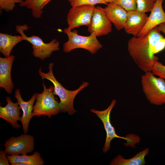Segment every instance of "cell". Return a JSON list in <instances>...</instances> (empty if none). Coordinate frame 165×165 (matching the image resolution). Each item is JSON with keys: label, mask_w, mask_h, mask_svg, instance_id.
<instances>
[{"label": "cell", "mask_w": 165, "mask_h": 165, "mask_svg": "<svg viewBox=\"0 0 165 165\" xmlns=\"http://www.w3.org/2000/svg\"><path fill=\"white\" fill-rule=\"evenodd\" d=\"M160 32L157 26L146 35L134 36L128 41L127 49L130 56L144 72L151 71L154 62L158 60L155 54L165 48V38Z\"/></svg>", "instance_id": "cell-1"}, {"label": "cell", "mask_w": 165, "mask_h": 165, "mask_svg": "<svg viewBox=\"0 0 165 165\" xmlns=\"http://www.w3.org/2000/svg\"><path fill=\"white\" fill-rule=\"evenodd\" d=\"M54 64L51 63L49 64V72L44 73L41 71L40 68L38 72L42 80L46 79L53 85L54 89L53 93L58 96L60 99V106L61 112H67L68 115H72L76 112L73 106V103L75 97L77 94L84 88L87 87L89 83L83 82L80 87L74 90H70L66 89L56 79L53 72Z\"/></svg>", "instance_id": "cell-2"}, {"label": "cell", "mask_w": 165, "mask_h": 165, "mask_svg": "<svg viewBox=\"0 0 165 165\" xmlns=\"http://www.w3.org/2000/svg\"><path fill=\"white\" fill-rule=\"evenodd\" d=\"M142 91L149 102L160 105L165 104V79L156 77L151 71L145 72L141 78Z\"/></svg>", "instance_id": "cell-3"}, {"label": "cell", "mask_w": 165, "mask_h": 165, "mask_svg": "<svg viewBox=\"0 0 165 165\" xmlns=\"http://www.w3.org/2000/svg\"><path fill=\"white\" fill-rule=\"evenodd\" d=\"M43 90L41 93H37L36 101L33 106V116H43L49 118L61 112L59 102L56 100L53 93V86L47 88L43 83Z\"/></svg>", "instance_id": "cell-4"}, {"label": "cell", "mask_w": 165, "mask_h": 165, "mask_svg": "<svg viewBox=\"0 0 165 165\" xmlns=\"http://www.w3.org/2000/svg\"><path fill=\"white\" fill-rule=\"evenodd\" d=\"M64 32L68 37V41L63 44V50L65 53H69L75 49L82 48L94 54L103 46L94 33L87 36H82L78 34L76 30L72 31L67 28L64 29Z\"/></svg>", "instance_id": "cell-5"}, {"label": "cell", "mask_w": 165, "mask_h": 165, "mask_svg": "<svg viewBox=\"0 0 165 165\" xmlns=\"http://www.w3.org/2000/svg\"><path fill=\"white\" fill-rule=\"evenodd\" d=\"M29 28L26 24L16 25V32L20 34L23 40L27 41L32 44L34 57L43 61L50 57L53 52L60 50L59 42L56 39H53L50 42L46 43L38 36L32 35L27 36L24 32Z\"/></svg>", "instance_id": "cell-6"}, {"label": "cell", "mask_w": 165, "mask_h": 165, "mask_svg": "<svg viewBox=\"0 0 165 165\" xmlns=\"http://www.w3.org/2000/svg\"><path fill=\"white\" fill-rule=\"evenodd\" d=\"M94 6L84 5L72 7L67 16V28L72 30L81 26H89L92 19Z\"/></svg>", "instance_id": "cell-7"}, {"label": "cell", "mask_w": 165, "mask_h": 165, "mask_svg": "<svg viewBox=\"0 0 165 165\" xmlns=\"http://www.w3.org/2000/svg\"><path fill=\"white\" fill-rule=\"evenodd\" d=\"M34 137L26 134L12 137L6 141L4 150L8 155H22L32 152L34 149Z\"/></svg>", "instance_id": "cell-8"}, {"label": "cell", "mask_w": 165, "mask_h": 165, "mask_svg": "<svg viewBox=\"0 0 165 165\" xmlns=\"http://www.w3.org/2000/svg\"><path fill=\"white\" fill-rule=\"evenodd\" d=\"M116 103L115 99H113L110 105L105 109L98 111L94 109H90V111L95 114L102 122L105 130L106 137L103 149L104 153L108 152L111 147L110 143L114 138H118L128 140V138L118 135L116 133L114 127L112 126L110 120L111 112Z\"/></svg>", "instance_id": "cell-9"}, {"label": "cell", "mask_w": 165, "mask_h": 165, "mask_svg": "<svg viewBox=\"0 0 165 165\" xmlns=\"http://www.w3.org/2000/svg\"><path fill=\"white\" fill-rule=\"evenodd\" d=\"M88 30L90 34L94 33L97 37L106 35L112 31V24L107 17L104 8L95 7L90 25Z\"/></svg>", "instance_id": "cell-10"}, {"label": "cell", "mask_w": 165, "mask_h": 165, "mask_svg": "<svg viewBox=\"0 0 165 165\" xmlns=\"http://www.w3.org/2000/svg\"><path fill=\"white\" fill-rule=\"evenodd\" d=\"M148 17L145 13L137 10L128 11L124 28L125 32L136 36L145 26Z\"/></svg>", "instance_id": "cell-11"}, {"label": "cell", "mask_w": 165, "mask_h": 165, "mask_svg": "<svg viewBox=\"0 0 165 165\" xmlns=\"http://www.w3.org/2000/svg\"><path fill=\"white\" fill-rule=\"evenodd\" d=\"M7 104L4 107L0 106V117L10 123L13 128L18 129L21 127L17 122L20 120L21 109L17 102L14 103L9 97H6Z\"/></svg>", "instance_id": "cell-12"}, {"label": "cell", "mask_w": 165, "mask_h": 165, "mask_svg": "<svg viewBox=\"0 0 165 165\" xmlns=\"http://www.w3.org/2000/svg\"><path fill=\"white\" fill-rule=\"evenodd\" d=\"M37 94V93L34 94L29 100L25 101L22 98L20 89H17L15 91L14 97L16 99L23 112L20 121L21 122L24 134L28 133L29 123L33 117L32 114L33 106Z\"/></svg>", "instance_id": "cell-13"}, {"label": "cell", "mask_w": 165, "mask_h": 165, "mask_svg": "<svg viewBox=\"0 0 165 165\" xmlns=\"http://www.w3.org/2000/svg\"><path fill=\"white\" fill-rule=\"evenodd\" d=\"M164 0H156L146 23L136 37L144 36L154 27L165 22V13L162 7Z\"/></svg>", "instance_id": "cell-14"}, {"label": "cell", "mask_w": 165, "mask_h": 165, "mask_svg": "<svg viewBox=\"0 0 165 165\" xmlns=\"http://www.w3.org/2000/svg\"><path fill=\"white\" fill-rule=\"evenodd\" d=\"M15 57L13 55L8 57H0V87L6 92L11 94L14 88L11 76L12 65Z\"/></svg>", "instance_id": "cell-15"}, {"label": "cell", "mask_w": 165, "mask_h": 165, "mask_svg": "<svg viewBox=\"0 0 165 165\" xmlns=\"http://www.w3.org/2000/svg\"><path fill=\"white\" fill-rule=\"evenodd\" d=\"M104 11L108 19L118 31L124 29L127 11L114 2L109 3L104 8Z\"/></svg>", "instance_id": "cell-16"}, {"label": "cell", "mask_w": 165, "mask_h": 165, "mask_svg": "<svg viewBox=\"0 0 165 165\" xmlns=\"http://www.w3.org/2000/svg\"><path fill=\"white\" fill-rule=\"evenodd\" d=\"M7 157L12 165H43L44 161L39 152H35L33 154L8 155Z\"/></svg>", "instance_id": "cell-17"}, {"label": "cell", "mask_w": 165, "mask_h": 165, "mask_svg": "<svg viewBox=\"0 0 165 165\" xmlns=\"http://www.w3.org/2000/svg\"><path fill=\"white\" fill-rule=\"evenodd\" d=\"M149 150L146 148L138 153L133 157L129 159L123 158V156L118 155L110 162V165H144L146 163L145 157L149 153Z\"/></svg>", "instance_id": "cell-18"}, {"label": "cell", "mask_w": 165, "mask_h": 165, "mask_svg": "<svg viewBox=\"0 0 165 165\" xmlns=\"http://www.w3.org/2000/svg\"><path fill=\"white\" fill-rule=\"evenodd\" d=\"M23 40L20 35L0 33V52L5 57L10 56L11 51L17 43Z\"/></svg>", "instance_id": "cell-19"}, {"label": "cell", "mask_w": 165, "mask_h": 165, "mask_svg": "<svg viewBox=\"0 0 165 165\" xmlns=\"http://www.w3.org/2000/svg\"><path fill=\"white\" fill-rule=\"evenodd\" d=\"M50 0H24L19 6L21 7H26L31 9L32 16L35 18L41 17L43 11L42 9Z\"/></svg>", "instance_id": "cell-20"}, {"label": "cell", "mask_w": 165, "mask_h": 165, "mask_svg": "<svg viewBox=\"0 0 165 165\" xmlns=\"http://www.w3.org/2000/svg\"><path fill=\"white\" fill-rule=\"evenodd\" d=\"M136 0L137 10L145 13L151 11L156 1V0Z\"/></svg>", "instance_id": "cell-21"}, {"label": "cell", "mask_w": 165, "mask_h": 165, "mask_svg": "<svg viewBox=\"0 0 165 165\" xmlns=\"http://www.w3.org/2000/svg\"><path fill=\"white\" fill-rule=\"evenodd\" d=\"M117 4L127 12L137 10L136 0H113Z\"/></svg>", "instance_id": "cell-22"}, {"label": "cell", "mask_w": 165, "mask_h": 165, "mask_svg": "<svg viewBox=\"0 0 165 165\" xmlns=\"http://www.w3.org/2000/svg\"><path fill=\"white\" fill-rule=\"evenodd\" d=\"M72 7L84 5L94 6L97 4H107L103 0H68Z\"/></svg>", "instance_id": "cell-23"}, {"label": "cell", "mask_w": 165, "mask_h": 165, "mask_svg": "<svg viewBox=\"0 0 165 165\" xmlns=\"http://www.w3.org/2000/svg\"><path fill=\"white\" fill-rule=\"evenodd\" d=\"M24 0H0V9L6 12L13 10L16 3L20 4Z\"/></svg>", "instance_id": "cell-24"}, {"label": "cell", "mask_w": 165, "mask_h": 165, "mask_svg": "<svg viewBox=\"0 0 165 165\" xmlns=\"http://www.w3.org/2000/svg\"><path fill=\"white\" fill-rule=\"evenodd\" d=\"M151 71L155 75L161 77L165 79V65L158 61L154 62Z\"/></svg>", "instance_id": "cell-25"}, {"label": "cell", "mask_w": 165, "mask_h": 165, "mask_svg": "<svg viewBox=\"0 0 165 165\" xmlns=\"http://www.w3.org/2000/svg\"><path fill=\"white\" fill-rule=\"evenodd\" d=\"M7 153L4 150L0 151V165H9V161L7 157Z\"/></svg>", "instance_id": "cell-26"}, {"label": "cell", "mask_w": 165, "mask_h": 165, "mask_svg": "<svg viewBox=\"0 0 165 165\" xmlns=\"http://www.w3.org/2000/svg\"><path fill=\"white\" fill-rule=\"evenodd\" d=\"M158 26L159 30L165 34V22L160 24Z\"/></svg>", "instance_id": "cell-27"}, {"label": "cell", "mask_w": 165, "mask_h": 165, "mask_svg": "<svg viewBox=\"0 0 165 165\" xmlns=\"http://www.w3.org/2000/svg\"><path fill=\"white\" fill-rule=\"evenodd\" d=\"M106 4L110 3L113 2V0H103Z\"/></svg>", "instance_id": "cell-28"}]
</instances>
